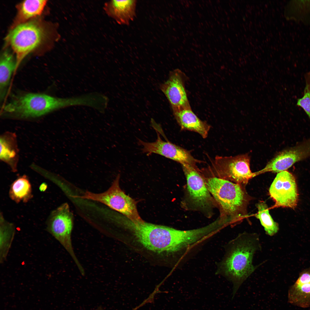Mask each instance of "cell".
I'll return each mask as SVG.
<instances>
[{
  "label": "cell",
  "instance_id": "d4e9b609",
  "mask_svg": "<svg viewBox=\"0 0 310 310\" xmlns=\"http://www.w3.org/2000/svg\"><path fill=\"white\" fill-rule=\"evenodd\" d=\"M97 310H103L101 307H100Z\"/></svg>",
  "mask_w": 310,
  "mask_h": 310
},
{
  "label": "cell",
  "instance_id": "9c48e42d",
  "mask_svg": "<svg viewBox=\"0 0 310 310\" xmlns=\"http://www.w3.org/2000/svg\"><path fill=\"white\" fill-rule=\"evenodd\" d=\"M269 193L275 202V207L294 209L298 200V193L294 175L286 170L277 173L269 189Z\"/></svg>",
  "mask_w": 310,
  "mask_h": 310
},
{
  "label": "cell",
  "instance_id": "ac0fdd59",
  "mask_svg": "<svg viewBox=\"0 0 310 310\" xmlns=\"http://www.w3.org/2000/svg\"><path fill=\"white\" fill-rule=\"evenodd\" d=\"M284 14L287 20L310 25V0L289 1L285 6Z\"/></svg>",
  "mask_w": 310,
  "mask_h": 310
},
{
  "label": "cell",
  "instance_id": "4fadbf2b",
  "mask_svg": "<svg viewBox=\"0 0 310 310\" xmlns=\"http://www.w3.org/2000/svg\"><path fill=\"white\" fill-rule=\"evenodd\" d=\"M185 75L179 69L170 72L161 90L173 109L191 107L185 87Z\"/></svg>",
  "mask_w": 310,
  "mask_h": 310
},
{
  "label": "cell",
  "instance_id": "2e32d148",
  "mask_svg": "<svg viewBox=\"0 0 310 310\" xmlns=\"http://www.w3.org/2000/svg\"><path fill=\"white\" fill-rule=\"evenodd\" d=\"M174 117L181 130L197 133L204 139L207 137L211 126L200 119L191 107L173 110Z\"/></svg>",
  "mask_w": 310,
  "mask_h": 310
},
{
  "label": "cell",
  "instance_id": "8992f818",
  "mask_svg": "<svg viewBox=\"0 0 310 310\" xmlns=\"http://www.w3.org/2000/svg\"><path fill=\"white\" fill-rule=\"evenodd\" d=\"M120 178L119 174L110 187L103 192L96 193L87 191L82 195L75 197L102 203L123 214L132 222L143 221L138 212L136 201L121 189Z\"/></svg>",
  "mask_w": 310,
  "mask_h": 310
},
{
  "label": "cell",
  "instance_id": "52a82bcc",
  "mask_svg": "<svg viewBox=\"0 0 310 310\" xmlns=\"http://www.w3.org/2000/svg\"><path fill=\"white\" fill-rule=\"evenodd\" d=\"M250 156L248 154L235 156H216L210 170L215 177L245 186L255 177L250 168Z\"/></svg>",
  "mask_w": 310,
  "mask_h": 310
},
{
  "label": "cell",
  "instance_id": "d6986e66",
  "mask_svg": "<svg viewBox=\"0 0 310 310\" xmlns=\"http://www.w3.org/2000/svg\"><path fill=\"white\" fill-rule=\"evenodd\" d=\"M9 196L16 203L28 202L32 197L31 185L28 177L24 175L17 179L11 184Z\"/></svg>",
  "mask_w": 310,
  "mask_h": 310
},
{
  "label": "cell",
  "instance_id": "44dd1931",
  "mask_svg": "<svg viewBox=\"0 0 310 310\" xmlns=\"http://www.w3.org/2000/svg\"><path fill=\"white\" fill-rule=\"evenodd\" d=\"M15 233L13 225L2 220L1 222L0 231V262L1 264L6 259Z\"/></svg>",
  "mask_w": 310,
  "mask_h": 310
},
{
  "label": "cell",
  "instance_id": "5b68a950",
  "mask_svg": "<svg viewBox=\"0 0 310 310\" xmlns=\"http://www.w3.org/2000/svg\"><path fill=\"white\" fill-rule=\"evenodd\" d=\"M45 34L43 26L34 21L24 23L11 29L6 39L16 55L15 71L24 59L41 44Z\"/></svg>",
  "mask_w": 310,
  "mask_h": 310
},
{
  "label": "cell",
  "instance_id": "e0dca14e",
  "mask_svg": "<svg viewBox=\"0 0 310 310\" xmlns=\"http://www.w3.org/2000/svg\"><path fill=\"white\" fill-rule=\"evenodd\" d=\"M46 0H25L16 6L17 14L11 29L24 23L32 18L40 15L47 3Z\"/></svg>",
  "mask_w": 310,
  "mask_h": 310
},
{
  "label": "cell",
  "instance_id": "30bf717a",
  "mask_svg": "<svg viewBox=\"0 0 310 310\" xmlns=\"http://www.w3.org/2000/svg\"><path fill=\"white\" fill-rule=\"evenodd\" d=\"M157 132V131H156ZM157 138L153 142H149L139 140L138 143L142 147V152L149 156L158 154L177 162L181 164H188L197 167V164L202 161L195 158L190 152L168 140H163L157 132Z\"/></svg>",
  "mask_w": 310,
  "mask_h": 310
},
{
  "label": "cell",
  "instance_id": "ffe728a7",
  "mask_svg": "<svg viewBox=\"0 0 310 310\" xmlns=\"http://www.w3.org/2000/svg\"><path fill=\"white\" fill-rule=\"evenodd\" d=\"M16 60L12 55L7 52L4 53L0 62V94L3 100L13 73L15 72Z\"/></svg>",
  "mask_w": 310,
  "mask_h": 310
},
{
  "label": "cell",
  "instance_id": "6da1fadb",
  "mask_svg": "<svg viewBox=\"0 0 310 310\" xmlns=\"http://www.w3.org/2000/svg\"><path fill=\"white\" fill-rule=\"evenodd\" d=\"M228 246L222 267L224 275L233 283L232 299L242 284L257 268L253 264V258L261 247L259 235L246 232L239 234Z\"/></svg>",
  "mask_w": 310,
  "mask_h": 310
},
{
  "label": "cell",
  "instance_id": "603a6c76",
  "mask_svg": "<svg viewBox=\"0 0 310 310\" xmlns=\"http://www.w3.org/2000/svg\"><path fill=\"white\" fill-rule=\"evenodd\" d=\"M14 139L11 136L6 135L0 139V158L2 160L9 162L16 156Z\"/></svg>",
  "mask_w": 310,
  "mask_h": 310
},
{
  "label": "cell",
  "instance_id": "9a60e30c",
  "mask_svg": "<svg viewBox=\"0 0 310 310\" xmlns=\"http://www.w3.org/2000/svg\"><path fill=\"white\" fill-rule=\"evenodd\" d=\"M288 302L299 307H310V267L302 271L289 288Z\"/></svg>",
  "mask_w": 310,
  "mask_h": 310
},
{
  "label": "cell",
  "instance_id": "8fae6325",
  "mask_svg": "<svg viewBox=\"0 0 310 310\" xmlns=\"http://www.w3.org/2000/svg\"><path fill=\"white\" fill-rule=\"evenodd\" d=\"M310 157V137L293 147L277 154L256 176L266 172L277 173L286 170L296 162Z\"/></svg>",
  "mask_w": 310,
  "mask_h": 310
},
{
  "label": "cell",
  "instance_id": "7402d4cb",
  "mask_svg": "<svg viewBox=\"0 0 310 310\" xmlns=\"http://www.w3.org/2000/svg\"><path fill=\"white\" fill-rule=\"evenodd\" d=\"M256 206L258 212L255 215V217L259 220L267 235L271 236L274 235L279 230V225L270 215L268 205L265 202L260 201Z\"/></svg>",
  "mask_w": 310,
  "mask_h": 310
},
{
  "label": "cell",
  "instance_id": "7c38bea8",
  "mask_svg": "<svg viewBox=\"0 0 310 310\" xmlns=\"http://www.w3.org/2000/svg\"><path fill=\"white\" fill-rule=\"evenodd\" d=\"M181 165L186 177L189 196L193 204L202 209L211 207L213 198L198 167L188 164Z\"/></svg>",
  "mask_w": 310,
  "mask_h": 310
},
{
  "label": "cell",
  "instance_id": "3957f363",
  "mask_svg": "<svg viewBox=\"0 0 310 310\" xmlns=\"http://www.w3.org/2000/svg\"><path fill=\"white\" fill-rule=\"evenodd\" d=\"M121 220L137 241L147 249L158 253L180 251L184 242L180 230L146 222H132L125 217Z\"/></svg>",
  "mask_w": 310,
  "mask_h": 310
},
{
  "label": "cell",
  "instance_id": "cb8c5ba5",
  "mask_svg": "<svg viewBox=\"0 0 310 310\" xmlns=\"http://www.w3.org/2000/svg\"><path fill=\"white\" fill-rule=\"evenodd\" d=\"M305 86L303 96L298 98L297 105L301 108L310 119V71L305 73Z\"/></svg>",
  "mask_w": 310,
  "mask_h": 310
},
{
  "label": "cell",
  "instance_id": "5bb4252c",
  "mask_svg": "<svg viewBox=\"0 0 310 310\" xmlns=\"http://www.w3.org/2000/svg\"><path fill=\"white\" fill-rule=\"evenodd\" d=\"M137 3L136 0H110L104 3L103 10L119 24L128 25L135 16Z\"/></svg>",
  "mask_w": 310,
  "mask_h": 310
},
{
  "label": "cell",
  "instance_id": "7a4b0ae2",
  "mask_svg": "<svg viewBox=\"0 0 310 310\" xmlns=\"http://www.w3.org/2000/svg\"><path fill=\"white\" fill-rule=\"evenodd\" d=\"M204 180L207 188L219 206L220 218L226 226H234L246 218L252 198L245 186L215 177Z\"/></svg>",
  "mask_w": 310,
  "mask_h": 310
},
{
  "label": "cell",
  "instance_id": "277c9868",
  "mask_svg": "<svg viewBox=\"0 0 310 310\" xmlns=\"http://www.w3.org/2000/svg\"><path fill=\"white\" fill-rule=\"evenodd\" d=\"M87 103L84 95L60 98L45 94L27 93L14 96L4 106L3 110L20 117H36L68 107L85 106Z\"/></svg>",
  "mask_w": 310,
  "mask_h": 310
},
{
  "label": "cell",
  "instance_id": "ba28073f",
  "mask_svg": "<svg viewBox=\"0 0 310 310\" xmlns=\"http://www.w3.org/2000/svg\"><path fill=\"white\" fill-rule=\"evenodd\" d=\"M46 230L62 245L78 267L81 266L74 252L71 240L73 216L68 204L64 203L53 210L46 221Z\"/></svg>",
  "mask_w": 310,
  "mask_h": 310
}]
</instances>
